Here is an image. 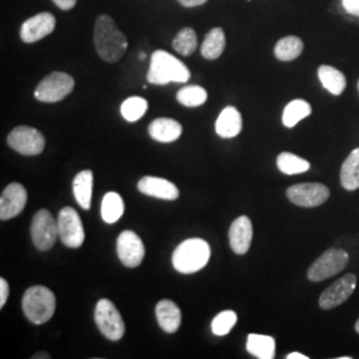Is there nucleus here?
Wrapping results in <instances>:
<instances>
[{"label":"nucleus","instance_id":"1","mask_svg":"<svg viewBox=\"0 0 359 359\" xmlns=\"http://www.w3.org/2000/svg\"><path fill=\"white\" fill-rule=\"evenodd\" d=\"M93 41L99 56L107 63L118 62L128 48L126 35L117 28L108 15H100L95 23Z\"/></svg>","mask_w":359,"mask_h":359},{"label":"nucleus","instance_id":"2","mask_svg":"<svg viewBox=\"0 0 359 359\" xmlns=\"http://www.w3.org/2000/svg\"><path fill=\"white\" fill-rule=\"evenodd\" d=\"M191 79V71L177 57L169 52L158 50L152 53L147 80L156 86H167L169 83H187Z\"/></svg>","mask_w":359,"mask_h":359},{"label":"nucleus","instance_id":"3","mask_svg":"<svg viewBox=\"0 0 359 359\" xmlns=\"http://www.w3.org/2000/svg\"><path fill=\"white\" fill-rule=\"evenodd\" d=\"M210 259V246L203 238H189L175 249L172 262L182 274H193L204 269Z\"/></svg>","mask_w":359,"mask_h":359},{"label":"nucleus","instance_id":"4","mask_svg":"<svg viewBox=\"0 0 359 359\" xmlns=\"http://www.w3.org/2000/svg\"><path fill=\"white\" fill-rule=\"evenodd\" d=\"M22 306L28 321L43 325L50 321L55 314L56 297L46 286H31L23 295Z\"/></svg>","mask_w":359,"mask_h":359},{"label":"nucleus","instance_id":"5","mask_svg":"<svg viewBox=\"0 0 359 359\" xmlns=\"http://www.w3.org/2000/svg\"><path fill=\"white\" fill-rule=\"evenodd\" d=\"M95 322L100 333L109 341H120L126 333V325L115 304L107 298H102L95 308Z\"/></svg>","mask_w":359,"mask_h":359},{"label":"nucleus","instance_id":"6","mask_svg":"<svg viewBox=\"0 0 359 359\" xmlns=\"http://www.w3.org/2000/svg\"><path fill=\"white\" fill-rule=\"evenodd\" d=\"M75 88L74 77L65 72H52L44 77L36 87L35 97L43 103H57Z\"/></svg>","mask_w":359,"mask_h":359},{"label":"nucleus","instance_id":"7","mask_svg":"<svg viewBox=\"0 0 359 359\" xmlns=\"http://www.w3.org/2000/svg\"><path fill=\"white\" fill-rule=\"evenodd\" d=\"M348 264V255L345 250L332 248L318 257L309 268L308 278L311 283H321L345 269Z\"/></svg>","mask_w":359,"mask_h":359},{"label":"nucleus","instance_id":"8","mask_svg":"<svg viewBox=\"0 0 359 359\" xmlns=\"http://www.w3.org/2000/svg\"><path fill=\"white\" fill-rule=\"evenodd\" d=\"M59 237L57 219L47 209L36 212L31 222V238L35 248L40 252H47L56 243Z\"/></svg>","mask_w":359,"mask_h":359},{"label":"nucleus","instance_id":"9","mask_svg":"<svg viewBox=\"0 0 359 359\" xmlns=\"http://www.w3.org/2000/svg\"><path fill=\"white\" fill-rule=\"evenodd\" d=\"M57 226H59V238L67 248L77 249L84 243L86 233H84L83 221L74 208L65 206L59 212Z\"/></svg>","mask_w":359,"mask_h":359},{"label":"nucleus","instance_id":"10","mask_svg":"<svg viewBox=\"0 0 359 359\" xmlns=\"http://www.w3.org/2000/svg\"><path fill=\"white\" fill-rule=\"evenodd\" d=\"M7 144L13 151L25 156H36L44 151L46 139L38 129L20 126L11 130Z\"/></svg>","mask_w":359,"mask_h":359},{"label":"nucleus","instance_id":"11","mask_svg":"<svg viewBox=\"0 0 359 359\" xmlns=\"http://www.w3.org/2000/svg\"><path fill=\"white\" fill-rule=\"evenodd\" d=\"M286 196L294 205L316 208L329 200L330 191L321 182H302L287 188Z\"/></svg>","mask_w":359,"mask_h":359},{"label":"nucleus","instance_id":"12","mask_svg":"<svg viewBox=\"0 0 359 359\" xmlns=\"http://www.w3.org/2000/svg\"><path fill=\"white\" fill-rule=\"evenodd\" d=\"M117 256L121 264L127 268H137L142 265L145 257V246L142 238L132 231H124L120 233L117 238Z\"/></svg>","mask_w":359,"mask_h":359},{"label":"nucleus","instance_id":"13","mask_svg":"<svg viewBox=\"0 0 359 359\" xmlns=\"http://www.w3.org/2000/svg\"><path fill=\"white\" fill-rule=\"evenodd\" d=\"M357 287L355 274H346L330 285L320 297V308L332 310L347 301Z\"/></svg>","mask_w":359,"mask_h":359},{"label":"nucleus","instance_id":"14","mask_svg":"<svg viewBox=\"0 0 359 359\" xmlns=\"http://www.w3.org/2000/svg\"><path fill=\"white\" fill-rule=\"evenodd\" d=\"M26 188L19 182H11L0 196V218L3 221L19 216L27 205Z\"/></svg>","mask_w":359,"mask_h":359},{"label":"nucleus","instance_id":"15","mask_svg":"<svg viewBox=\"0 0 359 359\" xmlns=\"http://www.w3.org/2000/svg\"><path fill=\"white\" fill-rule=\"evenodd\" d=\"M56 27V19L50 13H41L27 19L20 28V39L25 43H36L53 32Z\"/></svg>","mask_w":359,"mask_h":359},{"label":"nucleus","instance_id":"16","mask_svg":"<svg viewBox=\"0 0 359 359\" xmlns=\"http://www.w3.org/2000/svg\"><path fill=\"white\" fill-rule=\"evenodd\" d=\"M253 240V225L248 216H240L233 221L229 229V244L236 255L248 253Z\"/></svg>","mask_w":359,"mask_h":359},{"label":"nucleus","instance_id":"17","mask_svg":"<svg viewBox=\"0 0 359 359\" xmlns=\"http://www.w3.org/2000/svg\"><path fill=\"white\" fill-rule=\"evenodd\" d=\"M137 189L145 196H151L154 198L175 201L179 198V188L165 179L145 176L137 182Z\"/></svg>","mask_w":359,"mask_h":359},{"label":"nucleus","instance_id":"18","mask_svg":"<svg viewBox=\"0 0 359 359\" xmlns=\"http://www.w3.org/2000/svg\"><path fill=\"white\" fill-rule=\"evenodd\" d=\"M243 130V116L234 107H226L216 120V132L222 139H233Z\"/></svg>","mask_w":359,"mask_h":359},{"label":"nucleus","instance_id":"19","mask_svg":"<svg viewBox=\"0 0 359 359\" xmlns=\"http://www.w3.org/2000/svg\"><path fill=\"white\" fill-rule=\"evenodd\" d=\"M156 318L160 327L168 334L176 333L181 325V310L170 299H161L156 305Z\"/></svg>","mask_w":359,"mask_h":359},{"label":"nucleus","instance_id":"20","mask_svg":"<svg viewBox=\"0 0 359 359\" xmlns=\"http://www.w3.org/2000/svg\"><path fill=\"white\" fill-rule=\"evenodd\" d=\"M149 136L158 142H176L182 133V127L179 121L168 117H160L154 120L148 127Z\"/></svg>","mask_w":359,"mask_h":359},{"label":"nucleus","instance_id":"21","mask_svg":"<svg viewBox=\"0 0 359 359\" xmlns=\"http://www.w3.org/2000/svg\"><path fill=\"white\" fill-rule=\"evenodd\" d=\"M72 191L80 208H83L84 210H88L92 204V191H93L92 170L86 169L77 173L72 182Z\"/></svg>","mask_w":359,"mask_h":359},{"label":"nucleus","instance_id":"22","mask_svg":"<svg viewBox=\"0 0 359 359\" xmlns=\"http://www.w3.org/2000/svg\"><path fill=\"white\" fill-rule=\"evenodd\" d=\"M246 350L258 359H273L276 357V341L270 335L249 334Z\"/></svg>","mask_w":359,"mask_h":359},{"label":"nucleus","instance_id":"23","mask_svg":"<svg viewBox=\"0 0 359 359\" xmlns=\"http://www.w3.org/2000/svg\"><path fill=\"white\" fill-rule=\"evenodd\" d=\"M318 77L323 88L329 90L334 96H339L346 88V77L332 65H321L318 68Z\"/></svg>","mask_w":359,"mask_h":359},{"label":"nucleus","instance_id":"24","mask_svg":"<svg viewBox=\"0 0 359 359\" xmlns=\"http://www.w3.org/2000/svg\"><path fill=\"white\" fill-rule=\"evenodd\" d=\"M341 184L350 192L359 189V148L347 156L341 169Z\"/></svg>","mask_w":359,"mask_h":359},{"label":"nucleus","instance_id":"25","mask_svg":"<svg viewBox=\"0 0 359 359\" xmlns=\"http://www.w3.org/2000/svg\"><path fill=\"white\" fill-rule=\"evenodd\" d=\"M225 46H226V39H225L224 29L216 27L210 29L204 39V43L201 46V55L208 60H216L222 55Z\"/></svg>","mask_w":359,"mask_h":359},{"label":"nucleus","instance_id":"26","mask_svg":"<svg viewBox=\"0 0 359 359\" xmlns=\"http://www.w3.org/2000/svg\"><path fill=\"white\" fill-rule=\"evenodd\" d=\"M126 205L118 193L108 192L102 201V218L107 224H115L124 215Z\"/></svg>","mask_w":359,"mask_h":359},{"label":"nucleus","instance_id":"27","mask_svg":"<svg viewBox=\"0 0 359 359\" xmlns=\"http://www.w3.org/2000/svg\"><path fill=\"white\" fill-rule=\"evenodd\" d=\"M310 114H311V105L308 102L301 100V99L293 100L287 104L283 109V126L286 128H293L301 120L310 116Z\"/></svg>","mask_w":359,"mask_h":359},{"label":"nucleus","instance_id":"28","mask_svg":"<svg viewBox=\"0 0 359 359\" xmlns=\"http://www.w3.org/2000/svg\"><path fill=\"white\" fill-rule=\"evenodd\" d=\"M304 51V41L297 36H286L278 40L274 47V55L281 62H292Z\"/></svg>","mask_w":359,"mask_h":359},{"label":"nucleus","instance_id":"29","mask_svg":"<svg viewBox=\"0 0 359 359\" xmlns=\"http://www.w3.org/2000/svg\"><path fill=\"white\" fill-rule=\"evenodd\" d=\"M277 167L285 175H299L310 169V163L290 152H283L277 157Z\"/></svg>","mask_w":359,"mask_h":359},{"label":"nucleus","instance_id":"30","mask_svg":"<svg viewBox=\"0 0 359 359\" xmlns=\"http://www.w3.org/2000/svg\"><path fill=\"white\" fill-rule=\"evenodd\" d=\"M176 99L184 107L196 108L208 100V92L200 86H187L177 92Z\"/></svg>","mask_w":359,"mask_h":359},{"label":"nucleus","instance_id":"31","mask_svg":"<svg viewBox=\"0 0 359 359\" xmlns=\"http://www.w3.org/2000/svg\"><path fill=\"white\" fill-rule=\"evenodd\" d=\"M120 111H121V115L127 121L135 123V121H139L142 116L147 114L148 102L140 96H132L121 104Z\"/></svg>","mask_w":359,"mask_h":359},{"label":"nucleus","instance_id":"32","mask_svg":"<svg viewBox=\"0 0 359 359\" xmlns=\"http://www.w3.org/2000/svg\"><path fill=\"white\" fill-rule=\"evenodd\" d=\"M197 35L193 28H182L173 40V48L182 56H191L197 48Z\"/></svg>","mask_w":359,"mask_h":359},{"label":"nucleus","instance_id":"33","mask_svg":"<svg viewBox=\"0 0 359 359\" xmlns=\"http://www.w3.org/2000/svg\"><path fill=\"white\" fill-rule=\"evenodd\" d=\"M237 323V314L233 310H224L212 321V332L215 335L222 337L231 332Z\"/></svg>","mask_w":359,"mask_h":359},{"label":"nucleus","instance_id":"34","mask_svg":"<svg viewBox=\"0 0 359 359\" xmlns=\"http://www.w3.org/2000/svg\"><path fill=\"white\" fill-rule=\"evenodd\" d=\"M10 294V286L4 278H0V308H4Z\"/></svg>","mask_w":359,"mask_h":359},{"label":"nucleus","instance_id":"35","mask_svg":"<svg viewBox=\"0 0 359 359\" xmlns=\"http://www.w3.org/2000/svg\"><path fill=\"white\" fill-rule=\"evenodd\" d=\"M342 4L347 13L359 18V0H342Z\"/></svg>","mask_w":359,"mask_h":359},{"label":"nucleus","instance_id":"36","mask_svg":"<svg viewBox=\"0 0 359 359\" xmlns=\"http://www.w3.org/2000/svg\"><path fill=\"white\" fill-rule=\"evenodd\" d=\"M77 0H53V3L63 11H69L76 6Z\"/></svg>","mask_w":359,"mask_h":359},{"label":"nucleus","instance_id":"37","mask_svg":"<svg viewBox=\"0 0 359 359\" xmlns=\"http://www.w3.org/2000/svg\"><path fill=\"white\" fill-rule=\"evenodd\" d=\"M180 4H182L184 7H197V6H203L205 4L208 0H179Z\"/></svg>","mask_w":359,"mask_h":359},{"label":"nucleus","instance_id":"38","mask_svg":"<svg viewBox=\"0 0 359 359\" xmlns=\"http://www.w3.org/2000/svg\"><path fill=\"white\" fill-rule=\"evenodd\" d=\"M286 359H309V357L301 353H290L286 355Z\"/></svg>","mask_w":359,"mask_h":359},{"label":"nucleus","instance_id":"39","mask_svg":"<svg viewBox=\"0 0 359 359\" xmlns=\"http://www.w3.org/2000/svg\"><path fill=\"white\" fill-rule=\"evenodd\" d=\"M50 359L51 358V355L48 354V353H39V354H36V355H34L32 357V359Z\"/></svg>","mask_w":359,"mask_h":359},{"label":"nucleus","instance_id":"40","mask_svg":"<svg viewBox=\"0 0 359 359\" xmlns=\"http://www.w3.org/2000/svg\"><path fill=\"white\" fill-rule=\"evenodd\" d=\"M145 57H147V55H145L144 52H142V53H140V60H144Z\"/></svg>","mask_w":359,"mask_h":359},{"label":"nucleus","instance_id":"41","mask_svg":"<svg viewBox=\"0 0 359 359\" xmlns=\"http://www.w3.org/2000/svg\"><path fill=\"white\" fill-rule=\"evenodd\" d=\"M355 332L359 334V318L358 321H357V323H355Z\"/></svg>","mask_w":359,"mask_h":359},{"label":"nucleus","instance_id":"42","mask_svg":"<svg viewBox=\"0 0 359 359\" xmlns=\"http://www.w3.org/2000/svg\"><path fill=\"white\" fill-rule=\"evenodd\" d=\"M339 359H351L350 357H341Z\"/></svg>","mask_w":359,"mask_h":359},{"label":"nucleus","instance_id":"43","mask_svg":"<svg viewBox=\"0 0 359 359\" xmlns=\"http://www.w3.org/2000/svg\"><path fill=\"white\" fill-rule=\"evenodd\" d=\"M358 87H359V83H358Z\"/></svg>","mask_w":359,"mask_h":359}]
</instances>
